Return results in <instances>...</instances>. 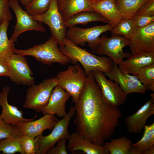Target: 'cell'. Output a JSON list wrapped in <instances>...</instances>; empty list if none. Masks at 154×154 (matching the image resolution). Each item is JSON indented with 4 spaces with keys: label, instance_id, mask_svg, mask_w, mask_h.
I'll use <instances>...</instances> for the list:
<instances>
[{
    "label": "cell",
    "instance_id": "obj_1",
    "mask_svg": "<svg viewBox=\"0 0 154 154\" xmlns=\"http://www.w3.org/2000/svg\"><path fill=\"white\" fill-rule=\"evenodd\" d=\"M78 102L75 104L76 132L95 144L103 145L111 138L122 117L120 109L104 98L92 71Z\"/></svg>",
    "mask_w": 154,
    "mask_h": 154
},
{
    "label": "cell",
    "instance_id": "obj_2",
    "mask_svg": "<svg viewBox=\"0 0 154 154\" xmlns=\"http://www.w3.org/2000/svg\"><path fill=\"white\" fill-rule=\"evenodd\" d=\"M59 48L60 52L68 57L72 63L79 62L83 66L87 76L91 72L98 71L105 73L110 72L114 62L108 57L97 56L78 46L66 37L63 45Z\"/></svg>",
    "mask_w": 154,
    "mask_h": 154
},
{
    "label": "cell",
    "instance_id": "obj_3",
    "mask_svg": "<svg viewBox=\"0 0 154 154\" xmlns=\"http://www.w3.org/2000/svg\"><path fill=\"white\" fill-rule=\"evenodd\" d=\"M58 42L53 36L44 42L35 45L27 49L16 48L15 53L24 56H30L44 65H51L55 62L65 65L71 62L70 59L60 51Z\"/></svg>",
    "mask_w": 154,
    "mask_h": 154
},
{
    "label": "cell",
    "instance_id": "obj_4",
    "mask_svg": "<svg viewBox=\"0 0 154 154\" xmlns=\"http://www.w3.org/2000/svg\"><path fill=\"white\" fill-rule=\"evenodd\" d=\"M57 85L65 90L76 104L86 84L87 76L80 64L68 66L65 70L59 72L56 77Z\"/></svg>",
    "mask_w": 154,
    "mask_h": 154
},
{
    "label": "cell",
    "instance_id": "obj_5",
    "mask_svg": "<svg viewBox=\"0 0 154 154\" xmlns=\"http://www.w3.org/2000/svg\"><path fill=\"white\" fill-rule=\"evenodd\" d=\"M56 77L44 80L38 85L33 84L27 89L23 107L42 112L47 105L52 91L57 85Z\"/></svg>",
    "mask_w": 154,
    "mask_h": 154
},
{
    "label": "cell",
    "instance_id": "obj_6",
    "mask_svg": "<svg viewBox=\"0 0 154 154\" xmlns=\"http://www.w3.org/2000/svg\"><path fill=\"white\" fill-rule=\"evenodd\" d=\"M76 110L75 106L72 107L67 115L61 120H58L49 134L46 136L40 135L35 138L37 154H46L49 149L63 138H67L68 140L70 135L68 127Z\"/></svg>",
    "mask_w": 154,
    "mask_h": 154
},
{
    "label": "cell",
    "instance_id": "obj_7",
    "mask_svg": "<svg viewBox=\"0 0 154 154\" xmlns=\"http://www.w3.org/2000/svg\"><path fill=\"white\" fill-rule=\"evenodd\" d=\"M129 40L120 35H113L110 37L104 35L100 38L94 53L109 56L116 65L131 53L124 52L123 48L129 43Z\"/></svg>",
    "mask_w": 154,
    "mask_h": 154
},
{
    "label": "cell",
    "instance_id": "obj_8",
    "mask_svg": "<svg viewBox=\"0 0 154 154\" xmlns=\"http://www.w3.org/2000/svg\"><path fill=\"white\" fill-rule=\"evenodd\" d=\"M9 5L13 11L16 19L14 29L10 39L16 42L19 35L26 31H35L44 33L45 28L41 22L34 19L26 10L19 5L18 0H9Z\"/></svg>",
    "mask_w": 154,
    "mask_h": 154
},
{
    "label": "cell",
    "instance_id": "obj_9",
    "mask_svg": "<svg viewBox=\"0 0 154 154\" xmlns=\"http://www.w3.org/2000/svg\"><path fill=\"white\" fill-rule=\"evenodd\" d=\"M38 21L43 23L49 27L52 35L58 41L60 46L63 45L67 27L58 8L57 0H51L48 10L44 13L32 16Z\"/></svg>",
    "mask_w": 154,
    "mask_h": 154
},
{
    "label": "cell",
    "instance_id": "obj_10",
    "mask_svg": "<svg viewBox=\"0 0 154 154\" xmlns=\"http://www.w3.org/2000/svg\"><path fill=\"white\" fill-rule=\"evenodd\" d=\"M112 29L110 24L105 25H97L86 28H80L75 26L68 28L67 30L66 37L74 44H84L86 42L94 53L100 38V35Z\"/></svg>",
    "mask_w": 154,
    "mask_h": 154
},
{
    "label": "cell",
    "instance_id": "obj_11",
    "mask_svg": "<svg viewBox=\"0 0 154 154\" xmlns=\"http://www.w3.org/2000/svg\"><path fill=\"white\" fill-rule=\"evenodd\" d=\"M92 72L104 98L107 102L113 106L118 107L125 102L127 95L117 83L107 79L102 72L93 71Z\"/></svg>",
    "mask_w": 154,
    "mask_h": 154
},
{
    "label": "cell",
    "instance_id": "obj_12",
    "mask_svg": "<svg viewBox=\"0 0 154 154\" xmlns=\"http://www.w3.org/2000/svg\"><path fill=\"white\" fill-rule=\"evenodd\" d=\"M25 56L16 53L11 56L9 61L10 68L9 77L17 84L29 86L35 84V81L33 72Z\"/></svg>",
    "mask_w": 154,
    "mask_h": 154
},
{
    "label": "cell",
    "instance_id": "obj_13",
    "mask_svg": "<svg viewBox=\"0 0 154 154\" xmlns=\"http://www.w3.org/2000/svg\"><path fill=\"white\" fill-rule=\"evenodd\" d=\"M104 74L117 83L126 95L134 93L144 94L147 90L135 75L123 73L114 63L111 70Z\"/></svg>",
    "mask_w": 154,
    "mask_h": 154
},
{
    "label": "cell",
    "instance_id": "obj_14",
    "mask_svg": "<svg viewBox=\"0 0 154 154\" xmlns=\"http://www.w3.org/2000/svg\"><path fill=\"white\" fill-rule=\"evenodd\" d=\"M34 120L18 123L14 126L20 135H27L35 138L42 135L43 131L46 129L52 130L58 121L55 115L49 114Z\"/></svg>",
    "mask_w": 154,
    "mask_h": 154
},
{
    "label": "cell",
    "instance_id": "obj_15",
    "mask_svg": "<svg viewBox=\"0 0 154 154\" xmlns=\"http://www.w3.org/2000/svg\"><path fill=\"white\" fill-rule=\"evenodd\" d=\"M129 41V46L132 53L154 52V22L138 28Z\"/></svg>",
    "mask_w": 154,
    "mask_h": 154
},
{
    "label": "cell",
    "instance_id": "obj_16",
    "mask_svg": "<svg viewBox=\"0 0 154 154\" xmlns=\"http://www.w3.org/2000/svg\"><path fill=\"white\" fill-rule=\"evenodd\" d=\"M154 114V101L150 98L134 114L125 119L127 130L129 133H140L148 118Z\"/></svg>",
    "mask_w": 154,
    "mask_h": 154
},
{
    "label": "cell",
    "instance_id": "obj_17",
    "mask_svg": "<svg viewBox=\"0 0 154 154\" xmlns=\"http://www.w3.org/2000/svg\"><path fill=\"white\" fill-rule=\"evenodd\" d=\"M10 91V88L8 86H6L0 91V106L2 108L0 116L6 123L13 126L18 123L34 120L35 118L29 119L24 118L22 111L9 104L7 98Z\"/></svg>",
    "mask_w": 154,
    "mask_h": 154
},
{
    "label": "cell",
    "instance_id": "obj_18",
    "mask_svg": "<svg viewBox=\"0 0 154 154\" xmlns=\"http://www.w3.org/2000/svg\"><path fill=\"white\" fill-rule=\"evenodd\" d=\"M127 58L118 64V68L124 74L135 75L141 68L154 64V52L131 53Z\"/></svg>",
    "mask_w": 154,
    "mask_h": 154
},
{
    "label": "cell",
    "instance_id": "obj_19",
    "mask_svg": "<svg viewBox=\"0 0 154 154\" xmlns=\"http://www.w3.org/2000/svg\"><path fill=\"white\" fill-rule=\"evenodd\" d=\"M70 97L65 90L57 85L53 90L47 105L42 112V114L64 117L67 114L66 110V103Z\"/></svg>",
    "mask_w": 154,
    "mask_h": 154
},
{
    "label": "cell",
    "instance_id": "obj_20",
    "mask_svg": "<svg viewBox=\"0 0 154 154\" xmlns=\"http://www.w3.org/2000/svg\"><path fill=\"white\" fill-rule=\"evenodd\" d=\"M66 145L71 152L81 151L87 154H108L104 145L94 143L83 135L76 132L70 134Z\"/></svg>",
    "mask_w": 154,
    "mask_h": 154
},
{
    "label": "cell",
    "instance_id": "obj_21",
    "mask_svg": "<svg viewBox=\"0 0 154 154\" xmlns=\"http://www.w3.org/2000/svg\"><path fill=\"white\" fill-rule=\"evenodd\" d=\"M89 4L94 11L106 18L112 28L122 20L115 0H90Z\"/></svg>",
    "mask_w": 154,
    "mask_h": 154
},
{
    "label": "cell",
    "instance_id": "obj_22",
    "mask_svg": "<svg viewBox=\"0 0 154 154\" xmlns=\"http://www.w3.org/2000/svg\"><path fill=\"white\" fill-rule=\"evenodd\" d=\"M89 1L90 0H57V3L58 10L65 21L78 13L84 11H94L90 5Z\"/></svg>",
    "mask_w": 154,
    "mask_h": 154
},
{
    "label": "cell",
    "instance_id": "obj_23",
    "mask_svg": "<svg viewBox=\"0 0 154 154\" xmlns=\"http://www.w3.org/2000/svg\"><path fill=\"white\" fill-rule=\"evenodd\" d=\"M9 20L6 19L0 23V58L9 62L11 56L15 53L14 42L7 37V31Z\"/></svg>",
    "mask_w": 154,
    "mask_h": 154
},
{
    "label": "cell",
    "instance_id": "obj_24",
    "mask_svg": "<svg viewBox=\"0 0 154 154\" xmlns=\"http://www.w3.org/2000/svg\"><path fill=\"white\" fill-rule=\"evenodd\" d=\"M96 21L109 23L106 18L97 12L84 11L75 14L64 21V23L67 28H69L78 24L85 25L89 22Z\"/></svg>",
    "mask_w": 154,
    "mask_h": 154
},
{
    "label": "cell",
    "instance_id": "obj_25",
    "mask_svg": "<svg viewBox=\"0 0 154 154\" xmlns=\"http://www.w3.org/2000/svg\"><path fill=\"white\" fill-rule=\"evenodd\" d=\"M148 0H115L122 19H132L141 7Z\"/></svg>",
    "mask_w": 154,
    "mask_h": 154
},
{
    "label": "cell",
    "instance_id": "obj_26",
    "mask_svg": "<svg viewBox=\"0 0 154 154\" xmlns=\"http://www.w3.org/2000/svg\"><path fill=\"white\" fill-rule=\"evenodd\" d=\"M132 144L131 140L126 136L116 139H111L110 141L104 143V146L108 154H129Z\"/></svg>",
    "mask_w": 154,
    "mask_h": 154
},
{
    "label": "cell",
    "instance_id": "obj_27",
    "mask_svg": "<svg viewBox=\"0 0 154 154\" xmlns=\"http://www.w3.org/2000/svg\"><path fill=\"white\" fill-rule=\"evenodd\" d=\"M137 29L132 19H122L110 31L113 35H121L130 40L135 34Z\"/></svg>",
    "mask_w": 154,
    "mask_h": 154
},
{
    "label": "cell",
    "instance_id": "obj_28",
    "mask_svg": "<svg viewBox=\"0 0 154 154\" xmlns=\"http://www.w3.org/2000/svg\"><path fill=\"white\" fill-rule=\"evenodd\" d=\"M142 138L136 143L133 144L142 152L154 146V123L148 125H145Z\"/></svg>",
    "mask_w": 154,
    "mask_h": 154
},
{
    "label": "cell",
    "instance_id": "obj_29",
    "mask_svg": "<svg viewBox=\"0 0 154 154\" xmlns=\"http://www.w3.org/2000/svg\"><path fill=\"white\" fill-rule=\"evenodd\" d=\"M135 76L147 90L154 92V64L141 68Z\"/></svg>",
    "mask_w": 154,
    "mask_h": 154
},
{
    "label": "cell",
    "instance_id": "obj_30",
    "mask_svg": "<svg viewBox=\"0 0 154 154\" xmlns=\"http://www.w3.org/2000/svg\"><path fill=\"white\" fill-rule=\"evenodd\" d=\"M19 137L0 140V152L2 151L3 154H13L16 152L25 154Z\"/></svg>",
    "mask_w": 154,
    "mask_h": 154
},
{
    "label": "cell",
    "instance_id": "obj_31",
    "mask_svg": "<svg viewBox=\"0 0 154 154\" xmlns=\"http://www.w3.org/2000/svg\"><path fill=\"white\" fill-rule=\"evenodd\" d=\"M51 0H32L25 7L26 11L31 15L42 14L48 9Z\"/></svg>",
    "mask_w": 154,
    "mask_h": 154
},
{
    "label": "cell",
    "instance_id": "obj_32",
    "mask_svg": "<svg viewBox=\"0 0 154 154\" xmlns=\"http://www.w3.org/2000/svg\"><path fill=\"white\" fill-rule=\"evenodd\" d=\"M20 135L15 126L6 123L0 116V140L8 138H18Z\"/></svg>",
    "mask_w": 154,
    "mask_h": 154
},
{
    "label": "cell",
    "instance_id": "obj_33",
    "mask_svg": "<svg viewBox=\"0 0 154 154\" xmlns=\"http://www.w3.org/2000/svg\"><path fill=\"white\" fill-rule=\"evenodd\" d=\"M35 138L26 135L19 137L25 154H37Z\"/></svg>",
    "mask_w": 154,
    "mask_h": 154
},
{
    "label": "cell",
    "instance_id": "obj_34",
    "mask_svg": "<svg viewBox=\"0 0 154 154\" xmlns=\"http://www.w3.org/2000/svg\"><path fill=\"white\" fill-rule=\"evenodd\" d=\"M68 139L66 137L63 138L57 142L56 146L52 147L46 151L47 154H68L66 142Z\"/></svg>",
    "mask_w": 154,
    "mask_h": 154
},
{
    "label": "cell",
    "instance_id": "obj_35",
    "mask_svg": "<svg viewBox=\"0 0 154 154\" xmlns=\"http://www.w3.org/2000/svg\"><path fill=\"white\" fill-rule=\"evenodd\" d=\"M132 19L138 28L144 27L154 22V16L137 14Z\"/></svg>",
    "mask_w": 154,
    "mask_h": 154
},
{
    "label": "cell",
    "instance_id": "obj_36",
    "mask_svg": "<svg viewBox=\"0 0 154 154\" xmlns=\"http://www.w3.org/2000/svg\"><path fill=\"white\" fill-rule=\"evenodd\" d=\"M8 2L9 0H0V23L6 19H12Z\"/></svg>",
    "mask_w": 154,
    "mask_h": 154
},
{
    "label": "cell",
    "instance_id": "obj_37",
    "mask_svg": "<svg viewBox=\"0 0 154 154\" xmlns=\"http://www.w3.org/2000/svg\"><path fill=\"white\" fill-rule=\"evenodd\" d=\"M154 16V0H148L140 8L136 14Z\"/></svg>",
    "mask_w": 154,
    "mask_h": 154
},
{
    "label": "cell",
    "instance_id": "obj_38",
    "mask_svg": "<svg viewBox=\"0 0 154 154\" xmlns=\"http://www.w3.org/2000/svg\"><path fill=\"white\" fill-rule=\"evenodd\" d=\"M10 72V68L9 62L0 58V77H9Z\"/></svg>",
    "mask_w": 154,
    "mask_h": 154
},
{
    "label": "cell",
    "instance_id": "obj_39",
    "mask_svg": "<svg viewBox=\"0 0 154 154\" xmlns=\"http://www.w3.org/2000/svg\"><path fill=\"white\" fill-rule=\"evenodd\" d=\"M142 152L139 149L133 145L130 149L129 154H142Z\"/></svg>",
    "mask_w": 154,
    "mask_h": 154
},
{
    "label": "cell",
    "instance_id": "obj_40",
    "mask_svg": "<svg viewBox=\"0 0 154 154\" xmlns=\"http://www.w3.org/2000/svg\"><path fill=\"white\" fill-rule=\"evenodd\" d=\"M154 154V146L151 148L143 151L142 154Z\"/></svg>",
    "mask_w": 154,
    "mask_h": 154
},
{
    "label": "cell",
    "instance_id": "obj_41",
    "mask_svg": "<svg viewBox=\"0 0 154 154\" xmlns=\"http://www.w3.org/2000/svg\"><path fill=\"white\" fill-rule=\"evenodd\" d=\"M32 0H20L21 4L25 7L29 4Z\"/></svg>",
    "mask_w": 154,
    "mask_h": 154
},
{
    "label": "cell",
    "instance_id": "obj_42",
    "mask_svg": "<svg viewBox=\"0 0 154 154\" xmlns=\"http://www.w3.org/2000/svg\"><path fill=\"white\" fill-rule=\"evenodd\" d=\"M151 98L154 101V93H152L151 94Z\"/></svg>",
    "mask_w": 154,
    "mask_h": 154
}]
</instances>
